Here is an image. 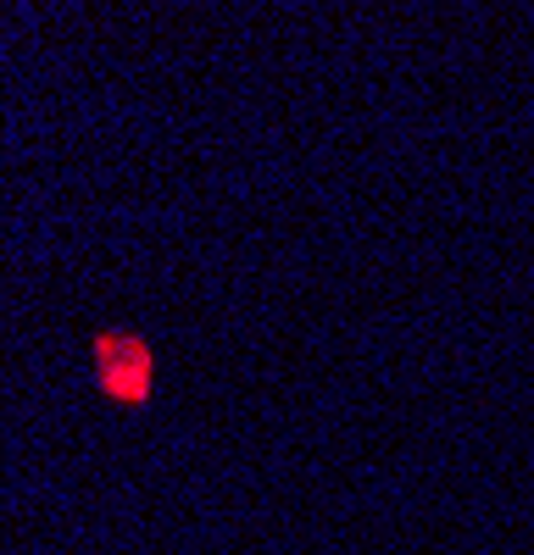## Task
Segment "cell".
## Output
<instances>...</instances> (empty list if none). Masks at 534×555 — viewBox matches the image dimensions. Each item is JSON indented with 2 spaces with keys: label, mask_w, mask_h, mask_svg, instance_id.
<instances>
[{
  "label": "cell",
  "mask_w": 534,
  "mask_h": 555,
  "mask_svg": "<svg viewBox=\"0 0 534 555\" xmlns=\"http://www.w3.org/2000/svg\"><path fill=\"white\" fill-rule=\"evenodd\" d=\"M89 366H96L101 395L117 405H145L156 389V350L140 334H96Z\"/></svg>",
  "instance_id": "6da1fadb"
}]
</instances>
